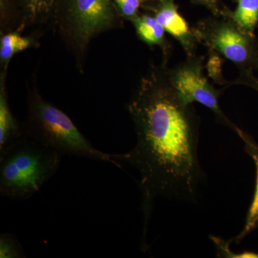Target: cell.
<instances>
[{
  "instance_id": "6da1fadb",
  "label": "cell",
  "mask_w": 258,
  "mask_h": 258,
  "mask_svg": "<svg viewBox=\"0 0 258 258\" xmlns=\"http://www.w3.org/2000/svg\"><path fill=\"white\" fill-rule=\"evenodd\" d=\"M128 109L137 144L115 160L120 168L125 163L138 173L145 235L156 199L196 200L205 176L198 157V119L160 71L142 79Z\"/></svg>"
},
{
  "instance_id": "7a4b0ae2",
  "label": "cell",
  "mask_w": 258,
  "mask_h": 258,
  "mask_svg": "<svg viewBox=\"0 0 258 258\" xmlns=\"http://www.w3.org/2000/svg\"><path fill=\"white\" fill-rule=\"evenodd\" d=\"M62 157L24 135L0 151V195L13 200L31 198L55 175Z\"/></svg>"
},
{
  "instance_id": "3957f363",
  "label": "cell",
  "mask_w": 258,
  "mask_h": 258,
  "mask_svg": "<svg viewBox=\"0 0 258 258\" xmlns=\"http://www.w3.org/2000/svg\"><path fill=\"white\" fill-rule=\"evenodd\" d=\"M25 135L62 156H76L120 166L116 154H106L93 147L63 111L45 101L37 92L30 93Z\"/></svg>"
},
{
  "instance_id": "277c9868",
  "label": "cell",
  "mask_w": 258,
  "mask_h": 258,
  "mask_svg": "<svg viewBox=\"0 0 258 258\" xmlns=\"http://www.w3.org/2000/svg\"><path fill=\"white\" fill-rule=\"evenodd\" d=\"M112 0H67L60 26L75 50L83 52L98 34L118 25Z\"/></svg>"
},
{
  "instance_id": "5b68a950",
  "label": "cell",
  "mask_w": 258,
  "mask_h": 258,
  "mask_svg": "<svg viewBox=\"0 0 258 258\" xmlns=\"http://www.w3.org/2000/svg\"><path fill=\"white\" fill-rule=\"evenodd\" d=\"M210 47L243 70L252 74L258 70V43L254 35L241 30L232 20H213L200 31Z\"/></svg>"
},
{
  "instance_id": "8992f818",
  "label": "cell",
  "mask_w": 258,
  "mask_h": 258,
  "mask_svg": "<svg viewBox=\"0 0 258 258\" xmlns=\"http://www.w3.org/2000/svg\"><path fill=\"white\" fill-rule=\"evenodd\" d=\"M171 86L186 103L198 102L211 110L222 123L235 132L237 127L225 116L219 105V93L205 79L198 62H188L167 74Z\"/></svg>"
},
{
  "instance_id": "52a82bcc",
  "label": "cell",
  "mask_w": 258,
  "mask_h": 258,
  "mask_svg": "<svg viewBox=\"0 0 258 258\" xmlns=\"http://www.w3.org/2000/svg\"><path fill=\"white\" fill-rule=\"evenodd\" d=\"M154 17L165 31L179 40L186 50H191L194 44L192 33L186 20L178 11L174 0H160Z\"/></svg>"
},
{
  "instance_id": "ba28073f",
  "label": "cell",
  "mask_w": 258,
  "mask_h": 258,
  "mask_svg": "<svg viewBox=\"0 0 258 258\" xmlns=\"http://www.w3.org/2000/svg\"><path fill=\"white\" fill-rule=\"evenodd\" d=\"M236 133L243 141L244 150L249 157L252 158L256 167V184L253 200L249 207L248 212L246 217L245 224L242 230L235 238L230 240V242H235L238 244L244 237L249 235L250 232L258 228V144L256 143L252 137L248 134L242 132L240 128H237Z\"/></svg>"
},
{
  "instance_id": "9c48e42d",
  "label": "cell",
  "mask_w": 258,
  "mask_h": 258,
  "mask_svg": "<svg viewBox=\"0 0 258 258\" xmlns=\"http://www.w3.org/2000/svg\"><path fill=\"white\" fill-rule=\"evenodd\" d=\"M25 135L23 126L19 124L10 111L4 83L0 88V151Z\"/></svg>"
},
{
  "instance_id": "30bf717a",
  "label": "cell",
  "mask_w": 258,
  "mask_h": 258,
  "mask_svg": "<svg viewBox=\"0 0 258 258\" xmlns=\"http://www.w3.org/2000/svg\"><path fill=\"white\" fill-rule=\"evenodd\" d=\"M237 5L231 13V20L242 31L254 35L258 25V0H235Z\"/></svg>"
},
{
  "instance_id": "8fae6325",
  "label": "cell",
  "mask_w": 258,
  "mask_h": 258,
  "mask_svg": "<svg viewBox=\"0 0 258 258\" xmlns=\"http://www.w3.org/2000/svg\"><path fill=\"white\" fill-rule=\"evenodd\" d=\"M132 22L142 41L149 45H159L164 43L165 30L155 17L137 15Z\"/></svg>"
},
{
  "instance_id": "7c38bea8",
  "label": "cell",
  "mask_w": 258,
  "mask_h": 258,
  "mask_svg": "<svg viewBox=\"0 0 258 258\" xmlns=\"http://www.w3.org/2000/svg\"><path fill=\"white\" fill-rule=\"evenodd\" d=\"M32 41L28 37H23L17 32H10L1 37L0 40V59L2 64L7 66L12 57L31 46Z\"/></svg>"
},
{
  "instance_id": "4fadbf2b",
  "label": "cell",
  "mask_w": 258,
  "mask_h": 258,
  "mask_svg": "<svg viewBox=\"0 0 258 258\" xmlns=\"http://www.w3.org/2000/svg\"><path fill=\"white\" fill-rule=\"evenodd\" d=\"M23 10L24 20L29 23L46 17L53 8L56 0H19Z\"/></svg>"
},
{
  "instance_id": "5bb4252c",
  "label": "cell",
  "mask_w": 258,
  "mask_h": 258,
  "mask_svg": "<svg viewBox=\"0 0 258 258\" xmlns=\"http://www.w3.org/2000/svg\"><path fill=\"white\" fill-rule=\"evenodd\" d=\"M0 257H25L21 244L13 234L3 233L0 235Z\"/></svg>"
},
{
  "instance_id": "9a60e30c",
  "label": "cell",
  "mask_w": 258,
  "mask_h": 258,
  "mask_svg": "<svg viewBox=\"0 0 258 258\" xmlns=\"http://www.w3.org/2000/svg\"><path fill=\"white\" fill-rule=\"evenodd\" d=\"M210 238L215 245L216 246L217 249V254L219 257H231V258H258V253L253 252H243L241 253H235L231 251L230 249V242H227L215 237V236H210Z\"/></svg>"
},
{
  "instance_id": "2e32d148",
  "label": "cell",
  "mask_w": 258,
  "mask_h": 258,
  "mask_svg": "<svg viewBox=\"0 0 258 258\" xmlns=\"http://www.w3.org/2000/svg\"><path fill=\"white\" fill-rule=\"evenodd\" d=\"M118 12L129 20H133L138 15L144 0H113Z\"/></svg>"
},
{
  "instance_id": "e0dca14e",
  "label": "cell",
  "mask_w": 258,
  "mask_h": 258,
  "mask_svg": "<svg viewBox=\"0 0 258 258\" xmlns=\"http://www.w3.org/2000/svg\"><path fill=\"white\" fill-rule=\"evenodd\" d=\"M242 82H244L247 86L254 88L258 91V79L254 77L252 74H244L243 79Z\"/></svg>"
},
{
  "instance_id": "ac0fdd59",
  "label": "cell",
  "mask_w": 258,
  "mask_h": 258,
  "mask_svg": "<svg viewBox=\"0 0 258 258\" xmlns=\"http://www.w3.org/2000/svg\"><path fill=\"white\" fill-rule=\"evenodd\" d=\"M195 1L199 4L205 5L212 9H216L217 0H195Z\"/></svg>"
}]
</instances>
